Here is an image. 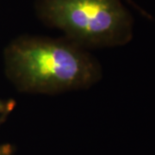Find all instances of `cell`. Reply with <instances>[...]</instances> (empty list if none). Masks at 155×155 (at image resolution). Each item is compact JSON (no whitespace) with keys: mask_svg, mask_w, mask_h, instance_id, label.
I'll list each match as a JSON object with an SVG mask.
<instances>
[{"mask_svg":"<svg viewBox=\"0 0 155 155\" xmlns=\"http://www.w3.org/2000/svg\"><path fill=\"white\" fill-rule=\"evenodd\" d=\"M13 105H14L13 103L6 104L5 102H3L2 100H0V112L5 113V112L11 111L12 110V108H13Z\"/></svg>","mask_w":155,"mask_h":155,"instance_id":"obj_4","label":"cell"},{"mask_svg":"<svg viewBox=\"0 0 155 155\" xmlns=\"http://www.w3.org/2000/svg\"><path fill=\"white\" fill-rule=\"evenodd\" d=\"M39 12L81 44L116 46L132 37V17L121 0H41Z\"/></svg>","mask_w":155,"mask_h":155,"instance_id":"obj_2","label":"cell"},{"mask_svg":"<svg viewBox=\"0 0 155 155\" xmlns=\"http://www.w3.org/2000/svg\"><path fill=\"white\" fill-rule=\"evenodd\" d=\"M0 155H14V149L10 144H0Z\"/></svg>","mask_w":155,"mask_h":155,"instance_id":"obj_3","label":"cell"},{"mask_svg":"<svg viewBox=\"0 0 155 155\" xmlns=\"http://www.w3.org/2000/svg\"><path fill=\"white\" fill-rule=\"evenodd\" d=\"M9 77L22 91L56 93L86 88L97 81V63L70 41L28 37L7 48Z\"/></svg>","mask_w":155,"mask_h":155,"instance_id":"obj_1","label":"cell"},{"mask_svg":"<svg viewBox=\"0 0 155 155\" xmlns=\"http://www.w3.org/2000/svg\"><path fill=\"white\" fill-rule=\"evenodd\" d=\"M10 111H8V112H5V113H3V116L0 117V126H1V124L3 123V122H5V120L6 116L8 115V113H9Z\"/></svg>","mask_w":155,"mask_h":155,"instance_id":"obj_5","label":"cell"}]
</instances>
